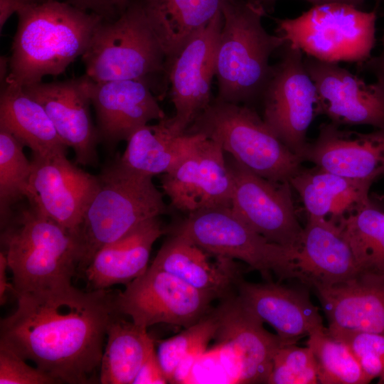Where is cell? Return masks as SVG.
Segmentation results:
<instances>
[{
    "label": "cell",
    "mask_w": 384,
    "mask_h": 384,
    "mask_svg": "<svg viewBox=\"0 0 384 384\" xmlns=\"http://www.w3.org/2000/svg\"><path fill=\"white\" fill-rule=\"evenodd\" d=\"M114 295L72 284L18 294L16 310L1 320L0 346L58 383H93L107 327L120 314Z\"/></svg>",
    "instance_id": "cell-1"
},
{
    "label": "cell",
    "mask_w": 384,
    "mask_h": 384,
    "mask_svg": "<svg viewBox=\"0 0 384 384\" xmlns=\"http://www.w3.org/2000/svg\"><path fill=\"white\" fill-rule=\"evenodd\" d=\"M17 15L6 85L21 87L64 73L84 54L95 29L105 20L58 0L31 6Z\"/></svg>",
    "instance_id": "cell-2"
},
{
    "label": "cell",
    "mask_w": 384,
    "mask_h": 384,
    "mask_svg": "<svg viewBox=\"0 0 384 384\" xmlns=\"http://www.w3.org/2000/svg\"><path fill=\"white\" fill-rule=\"evenodd\" d=\"M1 228L15 296L72 284L80 263L75 235L28 202L16 206Z\"/></svg>",
    "instance_id": "cell-3"
},
{
    "label": "cell",
    "mask_w": 384,
    "mask_h": 384,
    "mask_svg": "<svg viewBox=\"0 0 384 384\" xmlns=\"http://www.w3.org/2000/svg\"><path fill=\"white\" fill-rule=\"evenodd\" d=\"M222 14L215 56L216 99L240 104L262 98L272 72L270 58L286 41L265 30L262 18L266 11L250 0H231Z\"/></svg>",
    "instance_id": "cell-4"
},
{
    "label": "cell",
    "mask_w": 384,
    "mask_h": 384,
    "mask_svg": "<svg viewBox=\"0 0 384 384\" xmlns=\"http://www.w3.org/2000/svg\"><path fill=\"white\" fill-rule=\"evenodd\" d=\"M97 176L98 189L76 234L78 270L83 272L102 247L168 210L153 176L132 170L118 158Z\"/></svg>",
    "instance_id": "cell-5"
},
{
    "label": "cell",
    "mask_w": 384,
    "mask_h": 384,
    "mask_svg": "<svg viewBox=\"0 0 384 384\" xmlns=\"http://www.w3.org/2000/svg\"><path fill=\"white\" fill-rule=\"evenodd\" d=\"M215 343L195 364L188 383H267L273 357L283 345L238 297L222 299L214 309Z\"/></svg>",
    "instance_id": "cell-6"
},
{
    "label": "cell",
    "mask_w": 384,
    "mask_h": 384,
    "mask_svg": "<svg viewBox=\"0 0 384 384\" xmlns=\"http://www.w3.org/2000/svg\"><path fill=\"white\" fill-rule=\"evenodd\" d=\"M185 133L200 134L218 142L239 164L276 182H290L303 161L247 105L215 99Z\"/></svg>",
    "instance_id": "cell-7"
},
{
    "label": "cell",
    "mask_w": 384,
    "mask_h": 384,
    "mask_svg": "<svg viewBox=\"0 0 384 384\" xmlns=\"http://www.w3.org/2000/svg\"><path fill=\"white\" fill-rule=\"evenodd\" d=\"M81 58L85 75L95 82L166 77V55L144 0H131L117 18L103 20Z\"/></svg>",
    "instance_id": "cell-8"
},
{
    "label": "cell",
    "mask_w": 384,
    "mask_h": 384,
    "mask_svg": "<svg viewBox=\"0 0 384 384\" xmlns=\"http://www.w3.org/2000/svg\"><path fill=\"white\" fill-rule=\"evenodd\" d=\"M376 11L343 3L313 6L293 18L276 19V33L306 55L336 63L368 60L375 42Z\"/></svg>",
    "instance_id": "cell-9"
},
{
    "label": "cell",
    "mask_w": 384,
    "mask_h": 384,
    "mask_svg": "<svg viewBox=\"0 0 384 384\" xmlns=\"http://www.w3.org/2000/svg\"><path fill=\"white\" fill-rule=\"evenodd\" d=\"M214 257L238 260L267 280L298 279L297 250L270 242L240 218L231 207L205 208L189 214L176 228Z\"/></svg>",
    "instance_id": "cell-10"
},
{
    "label": "cell",
    "mask_w": 384,
    "mask_h": 384,
    "mask_svg": "<svg viewBox=\"0 0 384 384\" xmlns=\"http://www.w3.org/2000/svg\"><path fill=\"white\" fill-rule=\"evenodd\" d=\"M280 60L264 91L263 119L275 135L294 154L307 145V131L319 114L316 85L308 73L304 53L285 43ZM302 159V158H301Z\"/></svg>",
    "instance_id": "cell-11"
},
{
    "label": "cell",
    "mask_w": 384,
    "mask_h": 384,
    "mask_svg": "<svg viewBox=\"0 0 384 384\" xmlns=\"http://www.w3.org/2000/svg\"><path fill=\"white\" fill-rule=\"evenodd\" d=\"M213 299L152 265L114 295L117 311L146 329L158 324L188 327L210 311Z\"/></svg>",
    "instance_id": "cell-12"
},
{
    "label": "cell",
    "mask_w": 384,
    "mask_h": 384,
    "mask_svg": "<svg viewBox=\"0 0 384 384\" xmlns=\"http://www.w3.org/2000/svg\"><path fill=\"white\" fill-rule=\"evenodd\" d=\"M26 200L76 237L85 211L99 187L97 176L70 162L66 149L32 154Z\"/></svg>",
    "instance_id": "cell-13"
},
{
    "label": "cell",
    "mask_w": 384,
    "mask_h": 384,
    "mask_svg": "<svg viewBox=\"0 0 384 384\" xmlns=\"http://www.w3.org/2000/svg\"><path fill=\"white\" fill-rule=\"evenodd\" d=\"M226 161L233 179V210L270 242L298 250L304 228L296 215L290 183L262 177L233 158Z\"/></svg>",
    "instance_id": "cell-14"
},
{
    "label": "cell",
    "mask_w": 384,
    "mask_h": 384,
    "mask_svg": "<svg viewBox=\"0 0 384 384\" xmlns=\"http://www.w3.org/2000/svg\"><path fill=\"white\" fill-rule=\"evenodd\" d=\"M188 152L161 184L173 207L186 214L205 208L231 207L233 179L220 145L200 134Z\"/></svg>",
    "instance_id": "cell-15"
},
{
    "label": "cell",
    "mask_w": 384,
    "mask_h": 384,
    "mask_svg": "<svg viewBox=\"0 0 384 384\" xmlns=\"http://www.w3.org/2000/svg\"><path fill=\"white\" fill-rule=\"evenodd\" d=\"M222 11L193 36L166 70L175 114L167 121L183 134L211 102V84L215 75V56L223 27Z\"/></svg>",
    "instance_id": "cell-16"
},
{
    "label": "cell",
    "mask_w": 384,
    "mask_h": 384,
    "mask_svg": "<svg viewBox=\"0 0 384 384\" xmlns=\"http://www.w3.org/2000/svg\"><path fill=\"white\" fill-rule=\"evenodd\" d=\"M319 96V114L338 125L384 128V85L368 83L338 63L304 57Z\"/></svg>",
    "instance_id": "cell-17"
},
{
    "label": "cell",
    "mask_w": 384,
    "mask_h": 384,
    "mask_svg": "<svg viewBox=\"0 0 384 384\" xmlns=\"http://www.w3.org/2000/svg\"><path fill=\"white\" fill-rule=\"evenodd\" d=\"M45 109L63 143L71 147L78 164L95 166L100 142L91 114L87 76L23 87Z\"/></svg>",
    "instance_id": "cell-18"
},
{
    "label": "cell",
    "mask_w": 384,
    "mask_h": 384,
    "mask_svg": "<svg viewBox=\"0 0 384 384\" xmlns=\"http://www.w3.org/2000/svg\"><path fill=\"white\" fill-rule=\"evenodd\" d=\"M87 90L100 142L110 149L149 122L166 117L144 80L95 82L87 76Z\"/></svg>",
    "instance_id": "cell-19"
},
{
    "label": "cell",
    "mask_w": 384,
    "mask_h": 384,
    "mask_svg": "<svg viewBox=\"0 0 384 384\" xmlns=\"http://www.w3.org/2000/svg\"><path fill=\"white\" fill-rule=\"evenodd\" d=\"M301 158L333 174L372 183L384 174V128L361 133L331 122L322 124Z\"/></svg>",
    "instance_id": "cell-20"
},
{
    "label": "cell",
    "mask_w": 384,
    "mask_h": 384,
    "mask_svg": "<svg viewBox=\"0 0 384 384\" xmlns=\"http://www.w3.org/2000/svg\"><path fill=\"white\" fill-rule=\"evenodd\" d=\"M241 303L263 322L269 324L287 344L323 330L319 309L301 289L282 286L272 281L252 283L240 275L235 281Z\"/></svg>",
    "instance_id": "cell-21"
},
{
    "label": "cell",
    "mask_w": 384,
    "mask_h": 384,
    "mask_svg": "<svg viewBox=\"0 0 384 384\" xmlns=\"http://www.w3.org/2000/svg\"><path fill=\"white\" fill-rule=\"evenodd\" d=\"M328 327L384 335V271H359L353 278L314 287Z\"/></svg>",
    "instance_id": "cell-22"
},
{
    "label": "cell",
    "mask_w": 384,
    "mask_h": 384,
    "mask_svg": "<svg viewBox=\"0 0 384 384\" xmlns=\"http://www.w3.org/2000/svg\"><path fill=\"white\" fill-rule=\"evenodd\" d=\"M296 267L299 279L313 287L347 281L360 271L336 220L311 216L304 228Z\"/></svg>",
    "instance_id": "cell-23"
},
{
    "label": "cell",
    "mask_w": 384,
    "mask_h": 384,
    "mask_svg": "<svg viewBox=\"0 0 384 384\" xmlns=\"http://www.w3.org/2000/svg\"><path fill=\"white\" fill-rule=\"evenodd\" d=\"M211 255L186 237L173 233L159 250L151 265L181 279L214 299L230 296L240 276L233 260Z\"/></svg>",
    "instance_id": "cell-24"
},
{
    "label": "cell",
    "mask_w": 384,
    "mask_h": 384,
    "mask_svg": "<svg viewBox=\"0 0 384 384\" xmlns=\"http://www.w3.org/2000/svg\"><path fill=\"white\" fill-rule=\"evenodd\" d=\"M164 232L159 217L154 218L100 249L84 271L92 289L127 284L142 274L154 243Z\"/></svg>",
    "instance_id": "cell-25"
},
{
    "label": "cell",
    "mask_w": 384,
    "mask_h": 384,
    "mask_svg": "<svg viewBox=\"0 0 384 384\" xmlns=\"http://www.w3.org/2000/svg\"><path fill=\"white\" fill-rule=\"evenodd\" d=\"M166 55V70L189 39L231 0H144Z\"/></svg>",
    "instance_id": "cell-26"
},
{
    "label": "cell",
    "mask_w": 384,
    "mask_h": 384,
    "mask_svg": "<svg viewBox=\"0 0 384 384\" xmlns=\"http://www.w3.org/2000/svg\"><path fill=\"white\" fill-rule=\"evenodd\" d=\"M309 216L337 218L370 201L371 182L343 177L315 166L301 169L291 180Z\"/></svg>",
    "instance_id": "cell-27"
},
{
    "label": "cell",
    "mask_w": 384,
    "mask_h": 384,
    "mask_svg": "<svg viewBox=\"0 0 384 384\" xmlns=\"http://www.w3.org/2000/svg\"><path fill=\"white\" fill-rule=\"evenodd\" d=\"M0 127L12 134L32 154L66 149L43 106L23 87L6 84L1 90Z\"/></svg>",
    "instance_id": "cell-28"
},
{
    "label": "cell",
    "mask_w": 384,
    "mask_h": 384,
    "mask_svg": "<svg viewBox=\"0 0 384 384\" xmlns=\"http://www.w3.org/2000/svg\"><path fill=\"white\" fill-rule=\"evenodd\" d=\"M195 134H176L167 117L146 124L127 139L119 161L133 171L153 176L170 172L190 150Z\"/></svg>",
    "instance_id": "cell-29"
},
{
    "label": "cell",
    "mask_w": 384,
    "mask_h": 384,
    "mask_svg": "<svg viewBox=\"0 0 384 384\" xmlns=\"http://www.w3.org/2000/svg\"><path fill=\"white\" fill-rule=\"evenodd\" d=\"M118 314L107 329V343L99 370L102 384H132L147 358L155 350L146 328L121 318Z\"/></svg>",
    "instance_id": "cell-30"
},
{
    "label": "cell",
    "mask_w": 384,
    "mask_h": 384,
    "mask_svg": "<svg viewBox=\"0 0 384 384\" xmlns=\"http://www.w3.org/2000/svg\"><path fill=\"white\" fill-rule=\"evenodd\" d=\"M218 326L213 311L158 345L156 355L169 383L187 384L192 370L213 339Z\"/></svg>",
    "instance_id": "cell-31"
},
{
    "label": "cell",
    "mask_w": 384,
    "mask_h": 384,
    "mask_svg": "<svg viewBox=\"0 0 384 384\" xmlns=\"http://www.w3.org/2000/svg\"><path fill=\"white\" fill-rule=\"evenodd\" d=\"M351 211L331 218L339 225L358 269L384 271V213L370 201Z\"/></svg>",
    "instance_id": "cell-32"
},
{
    "label": "cell",
    "mask_w": 384,
    "mask_h": 384,
    "mask_svg": "<svg viewBox=\"0 0 384 384\" xmlns=\"http://www.w3.org/2000/svg\"><path fill=\"white\" fill-rule=\"evenodd\" d=\"M306 346L316 361L318 383L366 384L372 381L350 348L330 336L326 328L310 334Z\"/></svg>",
    "instance_id": "cell-33"
},
{
    "label": "cell",
    "mask_w": 384,
    "mask_h": 384,
    "mask_svg": "<svg viewBox=\"0 0 384 384\" xmlns=\"http://www.w3.org/2000/svg\"><path fill=\"white\" fill-rule=\"evenodd\" d=\"M24 145L0 127V222L3 225L14 208L28 195L31 162L23 152Z\"/></svg>",
    "instance_id": "cell-34"
},
{
    "label": "cell",
    "mask_w": 384,
    "mask_h": 384,
    "mask_svg": "<svg viewBox=\"0 0 384 384\" xmlns=\"http://www.w3.org/2000/svg\"><path fill=\"white\" fill-rule=\"evenodd\" d=\"M267 383H318L316 363L311 349L295 343L280 346L273 357Z\"/></svg>",
    "instance_id": "cell-35"
},
{
    "label": "cell",
    "mask_w": 384,
    "mask_h": 384,
    "mask_svg": "<svg viewBox=\"0 0 384 384\" xmlns=\"http://www.w3.org/2000/svg\"><path fill=\"white\" fill-rule=\"evenodd\" d=\"M328 334L346 343L365 373L384 383V335L376 333L327 327Z\"/></svg>",
    "instance_id": "cell-36"
},
{
    "label": "cell",
    "mask_w": 384,
    "mask_h": 384,
    "mask_svg": "<svg viewBox=\"0 0 384 384\" xmlns=\"http://www.w3.org/2000/svg\"><path fill=\"white\" fill-rule=\"evenodd\" d=\"M1 384H53L58 383L53 377L37 367L26 363V360L9 348L0 346Z\"/></svg>",
    "instance_id": "cell-37"
},
{
    "label": "cell",
    "mask_w": 384,
    "mask_h": 384,
    "mask_svg": "<svg viewBox=\"0 0 384 384\" xmlns=\"http://www.w3.org/2000/svg\"><path fill=\"white\" fill-rule=\"evenodd\" d=\"M168 383L154 350L140 368L132 384H165Z\"/></svg>",
    "instance_id": "cell-38"
},
{
    "label": "cell",
    "mask_w": 384,
    "mask_h": 384,
    "mask_svg": "<svg viewBox=\"0 0 384 384\" xmlns=\"http://www.w3.org/2000/svg\"><path fill=\"white\" fill-rule=\"evenodd\" d=\"M71 5L87 11L97 14L106 21H112L119 16L112 0H66Z\"/></svg>",
    "instance_id": "cell-39"
},
{
    "label": "cell",
    "mask_w": 384,
    "mask_h": 384,
    "mask_svg": "<svg viewBox=\"0 0 384 384\" xmlns=\"http://www.w3.org/2000/svg\"><path fill=\"white\" fill-rule=\"evenodd\" d=\"M46 0H0V31L14 14Z\"/></svg>",
    "instance_id": "cell-40"
},
{
    "label": "cell",
    "mask_w": 384,
    "mask_h": 384,
    "mask_svg": "<svg viewBox=\"0 0 384 384\" xmlns=\"http://www.w3.org/2000/svg\"><path fill=\"white\" fill-rule=\"evenodd\" d=\"M260 6H261L264 10L266 11H270L275 3L278 0H250ZM309 3H311L313 5L326 4V3H343L347 4H351L354 6L359 8L366 0H304Z\"/></svg>",
    "instance_id": "cell-41"
},
{
    "label": "cell",
    "mask_w": 384,
    "mask_h": 384,
    "mask_svg": "<svg viewBox=\"0 0 384 384\" xmlns=\"http://www.w3.org/2000/svg\"><path fill=\"white\" fill-rule=\"evenodd\" d=\"M9 268L8 260L5 252H0V302L2 305L6 297L8 292H13V285L9 283L6 277V269Z\"/></svg>",
    "instance_id": "cell-42"
},
{
    "label": "cell",
    "mask_w": 384,
    "mask_h": 384,
    "mask_svg": "<svg viewBox=\"0 0 384 384\" xmlns=\"http://www.w3.org/2000/svg\"><path fill=\"white\" fill-rule=\"evenodd\" d=\"M383 49L380 54L372 60V67L377 81L384 85V34L382 39Z\"/></svg>",
    "instance_id": "cell-43"
},
{
    "label": "cell",
    "mask_w": 384,
    "mask_h": 384,
    "mask_svg": "<svg viewBox=\"0 0 384 384\" xmlns=\"http://www.w3.org/2000/svg\"><path fill=\"white\" fill-rule=\"evenodd\" d=\"M9 73V57L1 55L0 58V84L1 90L3 89L6 82V79Z\"/></svg>",
    "instance_id": "cell-44"
},
{
    "label": "cell",
    "mask_w": 384,
    "mask_h": 384,
    "mask_svg": "<svg viewBox=\"0 0 384 384\" xmlns=\"http://www.w3.org/2000/svg\"><path fill=\"white\" fill-rule=\"evenodd\" d=\"M119 14L124 11L131 0H112Z\"/></svg>",
    "instance_id": "cell-45"
}]
</instances>
